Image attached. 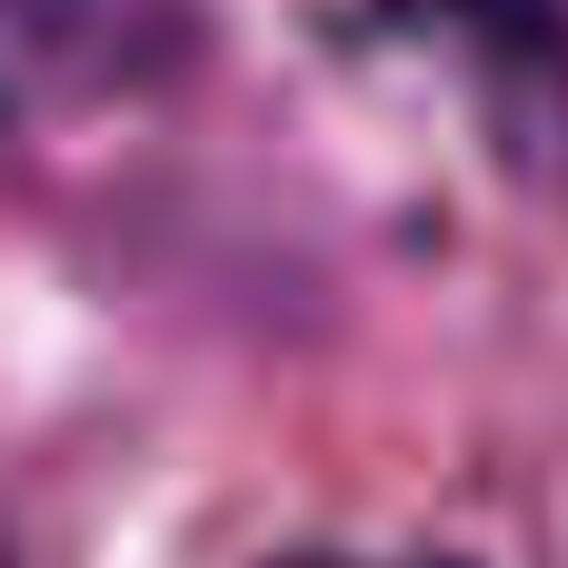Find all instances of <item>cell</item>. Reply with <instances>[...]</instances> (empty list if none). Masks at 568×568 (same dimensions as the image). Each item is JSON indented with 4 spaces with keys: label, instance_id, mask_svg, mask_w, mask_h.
I'll return each instance as SVG.
<instances>
[{
    "label": "cell",
    "instance_id": "1",
    "mask_svg": "<svg viewBox=\"0 0 568 568\" xmlns=\"http://www.w3.org/2000/svg\"><path fill=\"white\" fill-rule=\"evenodd\" d=\"M389 10H409L419 30H439V40H459V50H479V70H499V80H568V10L559 0H389Z\"/></svg>",
    "mask_w": 568,
    "mask_h": 568
}]
</instances>
